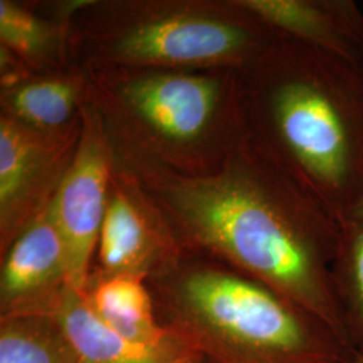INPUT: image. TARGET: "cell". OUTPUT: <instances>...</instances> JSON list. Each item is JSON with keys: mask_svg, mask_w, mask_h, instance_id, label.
Segmentation results:
<instances>
[{"mask_svg": "<svg viewBox=\"0 0 363 363\" xmlns=\"http://www.w3.org/2000/svg\"><path fill=\"white\" fill-rule=\"evenodd\" d=\"M67 286L65 244L50 202L6 250L0 274V320L50 316Z\"/></svg>", "mask_w": 363, "mask_h": 363, "instance_id": "cell-5", "label": "cell"}, {"mask_svg": "<svg viewBox=\"0 0 363 363\" xmlns=\"http://www.w3.org/2000/svg\"><path fill=\"white\" fill-rule=\"evenodd\" d=\"M164 272L157 318L205 363H337L352 354L322 319L229 265Z\"/></svg>", "mask_w": 363, "mask_h": 363, "instance_id": "cell-3", "label": "cell"}, {"mask_svg": "<svg viewBox=\"0 0 363 363\" xmlns=\"http://www.w3.org/2000/svg\"><path fill=\"white\" fill-rule=\"evenodd\" d=\"M0 37L21 54L33 55L45 46L48 28L38 18L10 1H0Z\"/></svg>", "mask_w": 363, "mask_h": 363, "instance_id": "cell-16", "label": "cell"}, {"mask_svg": "<svg viewBox=\"0 0 363 363\" xmlns=\"http://www.w3.org/2000/svg\"><path fill=\"white\" fill-rule=\"evenodd\" d=\"M0 363H77L50 316L0 320Z\"/></svg>", "mask_w": 363, "mask_h": 363, "instance_id": "cell-14", "label": "cell"}, {"mask_svg": "<svg viewBox=\"0 0 363 363\" xmlns=\"http://www.w3.org/2000/svg\"><path fill=\"white\" fill-rule=\"evenodd\" d=\"M99 247L100 276L94 279L121 274L145 279L175 264L171 247L124 195H115L106 205Z\"/></svg>", "mask_w": 363, "mask_h": 363, "instance_id": "cell-9", "label": "cell"}, {"mask_svg": "<svg viewBox=\"0 0 363 363\" xmlns=\"http://www.w3.org/2000/svg\"><path fill=\"white\" fill-rule=\"evenodd\" d=\"M85 294L103 322L132 343L150 347H186L160 323L155 300L143 277L121 274L91 279Z\"/></svg>", "mask_w": 363, "mask_h": 363, "instance_id": "cell-11", "label": "cell"}, {"mask_svg": "<svg viewBox=\"0 0 363 363\" xmlns=\"http://www.w3.org/2000/svg\"><path fill=\"white\" fill-rule=\"evenodd\" d=\"M76 91L62 81H42L28 84L13 93V111L38 127H57L70 117Z\"/></svg>", "mask_w": 363, "mask_h": 363, "instance_id": "cell-15", "label": "cell"}, {"mask_svg": "<svg viewBox=\"0 0 363 363\" xmlns=\"http://www.w3.org/2000/svg\"><path fill=\"white\" fill-rule=\"evenodd\" d=\"M77 363H140L190 351L183 346L150 347L118 335L91 308L85 291L66 286L50 315Z\"/></svg>", "mask_w": 363, "mask_h": 363, "instance_id": "cell-10", "label": "cell"}, {"mask_svg": "<svg viewBox=\"0 0 363 363\" xmlns=\"http://www.w3.org/2000/svg\"><path fill=\"white\" fill-rule=\"evenodd\" d=\"M284 38L253 64L267 148L274 167L345 220L363 198V64Z\"/></svg>", "mask_w": 363, "mask_h": 363, "instance_id": "cell-2", "label": "cell"}, {"mask_svg": "<svg viewBox=\"0 0 363 363\" xmlns=\"http://www.w3.org/2000/svg\"><path fill=\"white\" fill-rule=\"evenodd\" d=\"M125 97L156 130L187 142L198 138L214 116L220 84L193 76H152L133 81Z\"/></svg>", "mask_w": 363, "mask_h": 363, "instance_id": "cell-8", "label": "cell"}, {"mask_svg": "<svg viewBox=\"0 0 363 363\" xmlns=\"http://www.w3.org/2000/svg\"><path fill=\"white\" fill-rule=\"evenodd\" d=\"M234 4L284 37L363 64V11L354 0H240Z\"/></svg>", "mask_w": 363, "mask_h": 363, "instance_id": "cell-7", "label": "cell"}, {"mask_svg": "<svg viewBox=\"0 0 363 363\" xmlns=\"http://www.w3.org/2000/svg\"><path fill=\"white\" fill-rule=\"evenodd\" d=\"M337 363H357L355 362V359H354V357H352V354H351L349 358H346V359H343V361H340V362Z\"/></svg>", "mask_w": 363, "mask_h": 363, "instance_id": "cell-19", "label": "cell"}, {"mask_svg": "<svg viewBox=\"0 0 363 363\" xmlns=\"http://www.w3.org/2000/svg\"><path fill=\"white\" fill-rule=\"evenodd\" d=\"M38 163V147L33 138L16 123L1 118L0 220L3 252L19 234L16 208L27 194Z\"/></svg>", "mask_w": 363, "mask_h": 363, "instance_id": "cell-12", "label": "cell"}, {"mask_svg": "<svg viewBox=\"0 0 363 363\" xmlns=\"http://www.w3.org/2000/svg\"><path fill=\"white\" fill-rule=\"evenodd\" d=\"M333 283L352 354L363 359V218L340 220Z\"/></svg>", "mask_w": 363, "mask_h": 363, "instance_id": "cell-13", "label": "cell"}, {"mask_svg": "<svg viewBox=\"0 0 363 363\" xmlns=\"http://www.w3.org/2000/svg\"><path fill=\"white\" fill-rule=\"evenodd\" d=\"M140 363H205V361L201 355L195 354L193 351H186L181 354L157 357V358H152V359Z\"/></svg>", "mask_w": 363, "mask_h": 363, "instance_id": "cell-17", "label": "cell"}, {"mask_svg": "<svg viewBox=\"0 0 363 363\" xmlns=\"http://www.w3.org/2000/svg\"><path fill=\"white\" fill-rule=\"evenodd\" d=\"M352 357H354V359H355V362L357 363H363V359L361 357H358V355H355V354H352Z\"/></svg>", "mask_w": 363, "mask_h": 363, "instance_id": "cell-20", "label": "cell"}, {"mask_svg": "<svg viewBox=\"0 0 363 363\" xmlns=\"http://www.w3.org/2000/svg\"><path fill=\"white\" fill-rule=\"evenodd\" d=\"M172 201L193 244L298 303L351 350L333 283L340 220L306 187L247 155L177 187Z\"/></svg>", "mask_w": 363, "mask_h": 363, "instance_id": "cell-1", "label": "cell"}, {"mask_svg": "<svg viewBox=\"0 0 363 363\" xmlns=\"http://www.w3.org/2000/svg\"><path fill=\"white\" fill-rule=\"evenodd\" d=\"M109 163L103 138L89 124L70 169L52 199L54 216L65 244L69 286L85 291L91 259L104 222Z\"/></svg>", "mask_w": 363, "mask_h": 363, "instance_id": "cell-6", "label": "cell"}, {"mask_svg": "<svg viewBox=\"0 0 363 363\" xmlns=\"http://www.w3.org/2000/svg\"><path fill=\"white\" fill-rule=\"evenodd\" d=\"M267 27L247 11L244 19L172 16L127 34L118 52L138 62L253 65L271 46Z\"/></svg>", "mask_w": 363, "mask_h": 363, "instance_id": "cell-4", "label": "cell"}, {"mask_svg": "<svg viewBox=\"0 0 363 363\" xmlns=\"http://www.w3.org/2000/svg\"><path fill=\"white\" fill-rule=\"evenodd\" d=\"M347 218H363V198L362 201L359 202V205L357 206V208L351 213Z\"/></svg>", "mask_w": 363, "mask_h": 363, "instance_id": "cell-18", "label": "cell"}]
</instances>
